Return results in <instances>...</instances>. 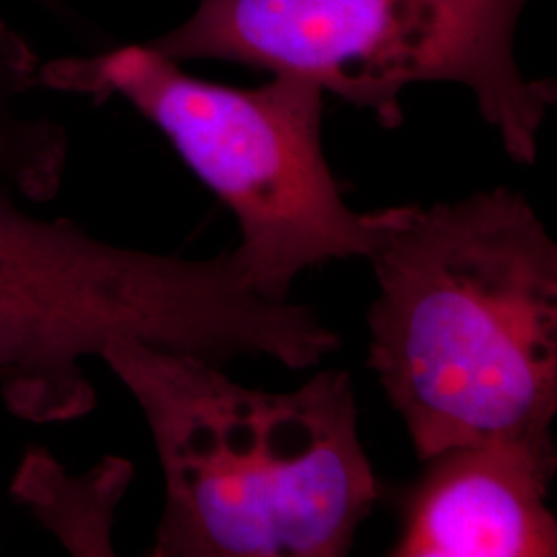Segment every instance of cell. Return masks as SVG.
<instances>
[{
  "mask_svg": "<svg viewBox=\"0 0 557 557\" xmlns=\"http://www.w3.org/2000/svg\"><path fill=\"white\" fill-rule=\"evenodd\" d=\"M368 368L421 462L483 442H552L557 246L520 193L403 205L370 255Z\"/></svg>",
  "mask_w": 557,
  "mask_h": 557,
  "instance_id": "1",
  "label": "cell"
},
{
  "mask_svg": "<svg viewBox=\"0 0 557 557\" xmlns=\"http://www.w3.org/2000/svg\"><path fill=\"white\" fill-rule=\"evenodd\" d=\"M100 358L139 403L165 478L149 556L349 554L382 496L349 372L264 393L137 338L110 341Z\"/></svg>",
  "mask_w": 557,
  "mask_h": 557,
  "instance_id": "2",
  "label": "cell"
},
{
  "mask_svg": "<svg viewBox=\"0 0 557 557\" xmlns=\"http://www.w3.org/2000/svg\"><path fill=\"white\" fill-rule=\"evenodd\" d=\"M0 184V395L36 423L87 416L83 359L114 338L223 366L239 356L319 366L338 335L308 308L259 296L232 252L184 259L122 248L29 215Z\"/></svg>",
  "mask_w": 557,
  "mask_h": 557,
  "instance_id": "3",
  "label": "cell"
},
{
  "mask_svg": "<svg viewBox=\"0 0 557 557\" xmlns=\"http://www.w3.org/2000/svg\"><path fill=\"white\" fill-rule=\"evenodd\" d=\"M40 85L120 96L156 124L238 220L232 255L271 301H289L308 269L370 259L397 215V207L358 213L343 200L322 147L324 91L312 81L273 75L239 89L197 79L143 44L41 64Z\"/></svg>",
  "mask_w": 557,
  "mask_h": 557,
  "instance_id": "4",
  "label": "cell"
},
{
  "mask_svg": "<svg viewBox=\"0 0 557 557\" xmlns=\"http://www.w3.org/2000/svg\"><path fill=\"white\" fill-rule=\"evenodd\" d=\"M529 0H199L193 17L145 46L170 60H230L312 81L403 124L400 94L416 83L469 87L518 163L537 158L552 81H529L515 59Z\"/></svg>",
  "mask_w": 557,
  "mask_h": 557,
  "instance_id": "5",
  "label": "cell"
},
{
  "mask_svg": "<svg viewBox=\"0 0 557 557\" xmlns=\"http://www.w3.org/2000/svg\"><path fill=\"white\" fill-rule=\"evenodd\" d=\"M398 498L393 557H554L552 442H483L425 460Z\"/></svg>",
  "mask_w": 557,
  "mask_h": 557,
  "instance_id": "6",
  "label": "cell"
},
{
  "mask_svg": "<svg viewBox=\"0 0 557 557\" xmlns=\"http://www.w3.org/2000/svg\"><path fill=\"white\" fill-rule=\"evenodd\" d=\"M133 473L128 460L106 457L87 473L69 475L38 448L23 458L13 494L73 556L110 557L116 508Z\"/></svg>",
  "mask_w": 557,
  "mask_h": 557,
  "instance_id": "7",
  "label": "cell"
},
{
  "mask_svg": "<svg viewBox=\"0 0 557 557\" xmlns=\"http://www.w3.org/2000/svg\"><path fill=\"white\" fill-rule=\"evenodd\" d=\"M40 66L27 40L0 20V184L32 200L59 184L69 153L64 126L32 106Z\"/></svg>",
  "mask_w": 557,
  "mask_h": 557,
  "instance_id": "8",
  "label": "cell"
}]
</instances>
